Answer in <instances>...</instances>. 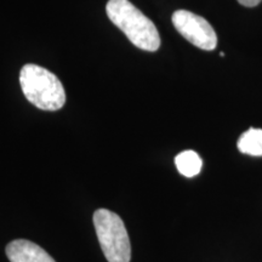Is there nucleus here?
<instances>
[{
	"label": "nucleus",
	"instance_id": "nucleus-1",
	"mask_svg": "<svg viewBox=\"0 0 262 262\" xmlns=\"http://www.w3.org/2000/svg\"><path fill=\"white\" fill-rule=\"evenodd\" d=\"M106 12L113 25H116L136 48L150 52L158 50L160 47L158 29L129 0H110Z\"/></svg>",
	"mask_w": 262,
	"mask_h": 262
},
{
	"label": "nucleus",
	"instance_id": "nucleus-2",
	"mask_svg": "<svg viewBox=\"0 0 262 262\" xmlns=\"http://www.w3.org/2000/svg\"><path fill=\"white\" fill-rule=\"evenodd\" d=\"M19 84L26 98L39 110L58 111L66 103V91L60 79L37 64H26L19 73Z\"/></svg>",
	"mask_w": 262,
	"mask_h": 262
},
{
	"label": "nucleus",
	"instance_id": "nucleus-3",
	"mask_svg": "<svg viewBox=\"0 0 262 262\" xmlns=\"http://www.w3.org/2000/svg\"><path fill=\"white\" fill-rule=\"evenodd\" d=\"M94 226L108 262H130L131 245L125 225L120 216L107 209L94 214Z\"/></svg>",
	"mask_w": 262,
	"mask_h": 262
},
{
	"label": "nucleus",
	"instance_id": "nucleus-4",
	"mask_svg": "<svg viewBox=\"0 0 262 262\" xmlns=\"http://www.w3.org/2000/svg\"><path fill=\"white\" fill-rule=\"evenodd\" d=\"M172 25L183 38L202 50H214L217 45L214 28L202 16L187 10H178L172 15Z\"/></svg>",
	"mask_w": 262,
	"mask_h": 262
},
{
	"label": "nucleus",
	"instance_id": "nucleus-5",
	"mask_svg": "<svg viewBox=\"0 0 262 262\" xmlns=\"http://www.w3.org/2000/svg\"><path fill=\"white\" fill-rule=\"evenodd\" d=\"M5 251L10 262H56L44 249L26 239L12 241Z\"/></svg>",
	"mask_w": 262,
	"mask_h": 262
},
{
	"label": "nucleus",
	"instance_id": "nucleus-6",
	"mask_svg": "<svg viewBox=\"0 0 262 262\" xmlns=\"http://www.w3.org/2000/svg\"><path fill=\"white\" fill-rule=\"evenodd\" d=\"M176 168L181 175L186 178H193L201 172L203 162L194 150H183L175 158Z\"/></svg>",
	"mask_w": 262,
	"mask_h": 262
},
{
	"label": "nucleus",
	"instance_id": "nucleus-7",
	"mask_svg": "<svg viewBox=\"0 0 262 262\" xmlns=\"http://www.w3.org/2000/svg\"><path fill=\"white\" fill-rule=\"evenodd\" d=\"M238 149L242 153L254 157L262 156V129H249L238 140Z\"/></svg>",
	"mask_w": 262,
	"mask_h": 262
},
{
	"label": "nucleus",
	"instance_id": "nucleus-8",
	"mask_svg": "<svg viewBox=\"0 0 262 262\" xmlns=\"http://www.w3.org/2000/svg\"><path fill=\"white\" fill-rule=\"evenodd\" d=\"M238 3L243 6H247V8H254V6L260 4L261 0H238Z\"/></svg>",
	"mask_w": 262,
	"mask_h": 262
}]
</instances>
